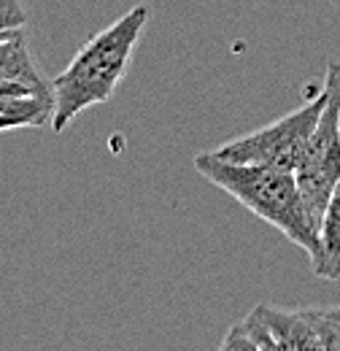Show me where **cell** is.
<instances>
[{
  "label": "cell",
  "mask_w": 340,
  "mask_h": 351,
  "mask_svg": "<svg viewBox=\"0 0 340 351\" xmlns=\"http://www.w3.org/2000/svg\"><path fill=\"white\" fill-rule=\"evenodd\" d=\"M27 25V11L19 0H0V33H14Z\"/></svg>",
  "instance_id": "cell-9"
},
{
  "label": "cell",
  "mask_w": 340,
  "mask_h": 351,
  "mask_svg": "<svg viewBox=\"0 0 340 351\" xmlns=\"http://www.w3.org/2000/svg\"><path fill=\"white\" fill-rule=\"evenodd\" d=\"M149 22V8L143 3L132 5L125 16L89 38L71 65L51 82L54 117L51 130L62 132L86 108L108 103L119 82L125 79L138 38Z\"/></svg>",
  "instance_id": "cell-2"
},
{
  "label": "cell",
  "mask_w": 340,
  "mask_h": 351,
  "mask_svg": "<svg viewBox=\"0 0 340 351\" xmlns=\"http://www.w3.org/2000/svg\"><path fill=\"white\" fill-rule=\"evenodd\" d=\"M254 313L259 316L262 327L267 330L273 349L324 351L321 338L316 332V313L313 311H281L273 306H256Z\"/></svg>",
  "instance_id": "cell-5"
},
{
  "label": "cell",
  "mask_w": 340,
  "mask_h": 351,
  "mask_svg": "<svg viewBox=\"0 0 340 351\" xmlns=\"http://www.w3.org/2000/svg\"><path fill=\"white\" fill-rule=\"evenodd\" d=\"M192 165L213 186L232 195L243 208H249L254 217L267 221L281 235H287L295 246H300L313 265V273L319 276L324 265L321 238L302 206L298 178L292 171L249 165V162H230V160L216 157L213 152L197 154Z\"/></svg>",
  "instance_id": "cell-1"
},
{
  "label": "cell",
  "mask_w": 340,
  "mask_h": 351,
  "mask_svg": "<svg viewBox=\"0 0 340 351\" xmlns=\"http://www.w3.org/2000/svg\"><path fill=\"white\" fill-rule=\"evenodd\" d=\"M0 79L16 82V84L27 87L38 97H51L54 100L51 84L43 79L41 71L36 68V62H33V57L27 51V41H25L22 30L0 38Z\"/></svg>",
  "instance_id": "cell-6"
},
{
  "label": "cell",
  "mask_w": 340,
  "mask_h": 351,
  "mask_svg": "<svg viewBox=\"0 0 340 351\" xmlns=\"http://www.w3.org/2000/svg\"><path fill=\"white\" fill-rule=\"evenodd\" d=\"M327 103V92L321 87V95L311 97L305 106L289 111L287 117L249 132L243 138L227 141L213 154L230 162H249V165H267L278 171H298L300 160L308 149V141L313 135V128L319 122V114Z\"/></svg>",
  "instance_id": "cell-4"
},
{
  "label": "cell",
  "mask_w": 340,
  "mask_h": 351,
  "mask_svg": "<svg viewBox=\"0 0 340 351\" xmlns=\"http://www.w3.org/2000/svg\"><path fill=\"white\" fill-rule=\"evenodd\" d=\"M14 33H19V30H14ZM5 36H11V33H0V38H5Z\"/></svg>",
  "instance_id": "cell-12"
},
{
  "label": "cell",
  "mask_w": 340,
  "mask_h": 351,
  "mask_svg": "<svg viewBox=\"0 0 340 351\" xmlns=\"http://www.w3.org/2000/svg\"><path fill=\"white\" fill-rule=\"evenodd\" d=\"M327 311H330V316H335V319L340 322V306L338 308H327Z\"/></svg>",
  "instance_id": "cell-11"
},
{
  "label": "cell",
  "mask_w": 340,
  "mask_h": 351,
  "mask_svg": "<svg viewBox=\"0 0 340 351\" xmlns=\"http://www.w3.org/2000/svg\"><path fill=\"white\" fill-rule=\"evenodd\" d=\"M0 95H33L27 87L16 84V82H8V79H0Z\"/></svg>",
  "instance_id": "cell-10"
},
{
  "label": "cell",
  "mask_w": 340,
  "mask_h": 351,
  "mask_svg": "<svg viewBox=\"0 0 340 351\" xmlns=\"http://www.w3.org/2000/svg\"><path fill=\"white\" fill-rule=\"evenodd\" d=\"M54 117V100L38 95H0V132L46 128Z\"/></svg>",
  "instance_id": "cell-7"
},
{
  "label": "cell",
  "mask_w": 340,
  "mask_h": 351,
  "mask_svg": "<svg viewBox=\"0 0 340 351\" xmlns=\"http://www.w3.org/2000/svg\"><path fill=\"white\" fill-rule=\"evenodd\" d=\"M324 92H327V103L319 114V122H316L313 135L308 141V149H305L298 171H295L302 206H305L311 221L316 224V230L321 224L330 195H332L340 178V62H335V60L327 65Z\"/></svg>",
  "instance_id": "cell-3"
},
{
  "label": "cell",
  "mask_w": 340,
  "mask_h": 351,
  "mask_svg": "<svg viewBox=\"0 0 340 351\" xmlns=\"http://www.w3.org/2000/svg\"><path fill=\"white\" fill-rule=\"evenodd\" d=\"M319 238H321V249H324V265H321L319 276L335 281L340 278V178L330 195L327 208H324V217L319 224Z\"/></svg>",
  "instance_id": "cell-8"
},
{
  "label": "cell",
  "mask_w": 340,
  "mask_h": 351,
  "mask_svg": "<svg viewBox=\"0 0 340 351\" xmlns=\"http://www.w3.org/2000/svg\"><path fill=\"white\" fill-rule=\"evenodd\" d=\"M338 130H340V111H338Z\"/></svg>",
  "instance_id": "cell-13"
}]
</instances>
